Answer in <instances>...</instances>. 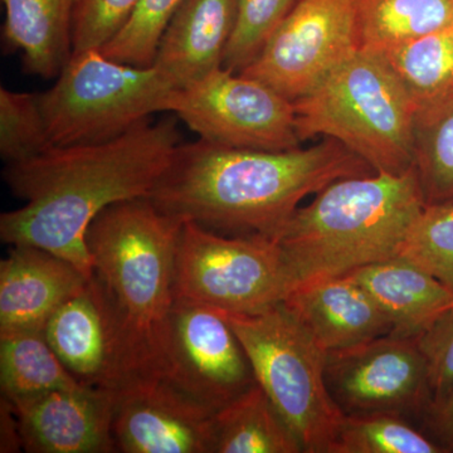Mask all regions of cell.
<instances>
[{
  "mask_svg": "<svg viewBox=\"0 0 453 453\" xmlns=\"http://www.w3.org/2000/svg\"><path fill=\"white\" fill-rule=\"evenodd\" d=\"M180 142L174 119H150L116 139L53 145L32 159L5 164V183L25 204L0 217L3 242L38 247L91 279L89 226L110 205L149 198Z\"/></svg>",
  "mask_w": 453,
  "mask_h": 453,
  "instance_id": "1",
  "label": "cell"
},
{
  "mask_svg": "<svg viewBox=\"0 0 453 453\" xmlns=\"http://www.w3.org/2000/svg\"><path fill=\"white\" fill-rule=\"evenodd\" d=\"M377 174L335 139L291 150L180 142L150 199L170 217L232 235L276 241L306 196L339 179Z\"/></svg>",
  "mask_w": 453,
  "mask_h": 453,
  "instance_id": "2",
  "label": "cell"
},
{
  "mask_svg": "<svg viewBox=\"0 0 453 453\" xmlns=\"http://www.w3.org/2000/svg\"><path fill=\"white\" fill-rule=\"evenodd\" d=\"M183 223L150 199L138 198L107 207L86 234L94 275L120 325L133 383L163 378L165 372Z\"/></svg>",
  "mask_w": 453,
  "mask_h": 453,
  "instance_id": "3",
  "label": "cell"
},
{
  "mask_svg": "<svg viewBox=\"0 0 453 453\" xmlns=\"http://www.w3.org/2000/svg\"><path fill=\"white\" fill-rule=\"evenodd\" d=\"M426 203L416 169L339 179L297 208L276 238L292 288L396 257Z\"/></svg>",
  "mask_w": 453,
  "mask_h": 453,
  "instance_id": "4",
  "label": "cell"
},
{
  "mask_svg": "<svg viewBox=\"0 0 453 453\" xmlns=\"http://www.w3.org/2000/svg\"><path fill=\"white\" fill-rule=\"evenodd\" d=\"M294 105L301 142L335 139L377 174L413 168L417 105L377 53L357 50Z\"/></svg>",
  "mask_w": 453,
  "mask_h": 453,
  "instance_id": "5",
  "label": "cell"
},
{
  "mask_svg": "<svg viewBox=\"0 0 453 453\" xmlns=\"http://www.w3.org/2000/svg\"><path fill=\"white\" fill-rule=\"evenodd\" d=\"M217 311L240 339L256 381L299 438L303 451L330 453L344 413L327 389L326 351L282 303L252 314Z\"/></svg>",
  "mask_w": 453,
  "mask_h": 453,
  "instance_id": "6",
  "label": "cell"
},
{
  "mask_svg": "<svg viewBox=\"0 0 453 453\" xmlns=\"http://www.w3.org/2000/svg\"><path fill=\"white\" fill-rule=\"evenodd\" d=\"M177 83L157 65L138 67L100 50L73 52L41 104L55 146L96 144L169 112Z\"/></svg>",
  "mask_w": 453,
  "mask_h": 453,
  "instance_id": "7",
  "label": "cell"
},
{
  "mask_svg": "<svg viewBox=\"0 0 453 453\" xmlns=\"http://www.w3.org/2000/svg\"><path fill=\"white\" fill-rule=\"evenodd\" d=\"M174 288L178 300L252 314L281 303L292 290V279L273 238L228 237L184 222L175 253Z\"/></svg>",
  "mask_w": 453,
  "mask_h": 453,
  "instance_id": "8",
  "label": "cell"
},
{
  "mask_svg": "<svg viewBox=\"0 0 453 453\" xmlns=\"http://www.w3.org/2000/svg\"><path fill=\"white\" fill-rule=\"evenodd\" d=\"M169 112L211 144L275 151L303 144L292 101L258 80L223 67L178 88Z\"/></svg>",
  "mask_w": 453,
  "mask_h": 453,
  "instance_id": "9",
  "label": "cell"
},
{
  "mask_svg": "<svg viewBox=\"0 0 453 453\" xmlns=\"http://www.w3.org/2000/svg\"><path fill=\"white\" fill-rule=\"evenodd\" d=\"M359 50L357 0H297L241 73L295 103Z\"/></svg>",
  "mask_w": 453,
  "mask_h": 453,
  "instance_id": "10",
  "label": "cell"
},
{
  "mask_svg": "<svg viewBox=\"0 0 453 453\" xmlns=\"http://www.w3.org/2000/svg\"><path fill=\"white\" fill-rule=\"evenodd\" d=\"M325 380L344 414L390 413L421 422L434 401L418 338L388 334L327 351Z\"/></svg>",
  "mask_w": 453,
  "mask_h": 453,
  "instance_id": "11",
  "label": "cell"
},
{
  "mask_svg": "<svg viewBox=\"0 0 453 453\" xmlns=\"http://www.w3.org/2000/svg\"><path fill=\"white\" fill-rule=\"evenodd\" d=\"M164 380L219 412L256 383L251 363L217 310L175 299Z\"/></svg>",
  "mask_w": 453,
  "mask_h": 453,
  "instance_id": "12",
  "label": "cell"
},
{
  "mask_svg": "<svg viewBox=\"0 0 453 453\" xmlns=\"http://www.w3.org/2000/svg\"><path fill=\"white\" fill-rule=\"evenodd\" d=\"M216 412L164 378L115 393L112 434L124 453H213Z\"/></svg>",
  "mask_w": 453,
  "mask_h": 453,
  "instance_id": "13",
  "label": "cell"
},
{
  "mask_svg": "<svg viewBox=\"0 0 453 453\" xmlns=\"http://www.w3.org/2000/svg\"><path fill=\"white\" fill-rule=\"evenodd\" d=\"M43 333L83 386L118 393L133 383L120 325L96 276L50 316Z\"/></svg>",
  "mask_w": 453,
  "mask_h": 453,
  "instance_id": "14",
  "label": "cell"
},
{
  "mask_svg": "<svg viewBox=\"0 0 453 453\" xmlns=\"http://www.w3.org/2000/svg\"><path fill=\"white\" fill-rule=\"evenodd\" d=\"M5 398V396H4ZM11 402L29 453H111L115 393L83 386Z\"/></svg>",
  "mask_w": 453,
  "mask_h": 453,
  "instance_id": "15",
  "label": "cell"
},
{
  "mask_svg": "<svg viewBox=\"0 0 453 453\" xmlns=\"http://www.w3.org/2000/svg\"><path fill=\"white\" fill-rule=\"evenodd\" d=\"M88 280L53 253L13 246L0 262V334L43 332L50 316Z\"/></svg>",
  "mask_w": 453,
  "mask_h": 453,
  "instance_id": "16",
  "label": "cell"
},
{
  "mask_svg": "<svg viewBox=\"0 0 453 453\" xmlns=\"http://www.w3.org/2000/svg\"><path fill=\"white\" fill-rule=\"evenodd\" d=\"M282 303L326 353L392 332L383 310L348 276L297 286Z\"/></svg>",
  "mask_w": 453,
  "mask_h": 453,
  "instance_id": "17",
  "label": "cell"
},
{
  "mask_svg": "<svg viewBox=\"0 0 453 453\" xmlns=\"http://www.w3.org/2000/svg\"><path fill=\"white\" fill-rule=\"evenodd\" d=\"M237 0H183L164 32L154 65L179 88L222 67Z\"/></svg>",
  "mask_w": 453,
  "mask_h": 453,
  "instance_id": "18",
  "label": "cell"
},
{
  "mask_svg": "<svg viewBox=\"0 0 453 453\" xmlns=\"http://www.w3.org/2000/svg\"><path fill=\"white\" fill-rule=\"evenodd\" d=\"M371 295L392 325V335L418 338L453 309V291L434 276L396 257L347 275Z\"/></svg>",
  "mask_w": 453,
  "mask_h": 453,
  "instance_id": "19",
  "label": "cell"
},
{
  "mask_svg": "<svg viewBox=\"0 0 453 453\" xmlns=\"http://www.w3.org/2000/svg\"><path fill=\"white\" fill-rule=\"evenodd\" d=\"M3 42L22 53L26 73L57 79L73 53V25L79 0H2Z\"/></svg>",
  "mask_w": 453,
  "mask_h": 453,
  "instance_id": "20",
  "label": "cell"
},
{
  "mask_svg": "<svg viewBox=\"0 0 453 453\" xmlns=\"http://www.w3.org/2000/svg\"><path fill=\"white\" fill-rule=\"evenodd\" d=\"M299 438L257 381L214 416L213 453H303Z\"/></svg>",
  "mask_w": 453,
  "mask_h": 453,
  "instance_id": "21",
  "label": "cell"
},
{
  "mask_svg": "<svg viewBox=\"0 0 453 453\" xmlns=\"http://www.w3.org/2000/svg\"><path fill=\"white\" fill-rule=\"evenodd\" d=\"M360 50L380 53L453 23V0H357Z\"/></svg>",
  "mask_w": 453,
  "mask_h": 453,
  "instance_id": "22",
  "label": "cell"
},
{
  "mask_svg": "<svg viewBox=\"0 0 453 453\" xmlns=\"http://www.w3.org/2000/svg\"><path fill=\"white\" fill-rule=\"evenodd\" d=\"M0 387L8 401L83 387L67 371L43 332L0 334Z\"/></svg>",
  "mask_w": 453,
  "mask_h": 453,
  "instance_id": "23",
  "label": "cell"
},
{
  "mask_svg": "<svg viewBox=\"0 0 453 453\" xmlns=\"http://www.w3.org/2000/svg\"><path fill=\"white\" fill-rule=\"evenodd\" d=\"M414 169L426 205L453 204V89L417 109Z\"/></svg>",
  "mask_w": 453,
  "mask_h": 453,
  "instance_id": "24",
  "label": "cell"
},
{
  "mask_svg": "<svg viewBox=\"0 0 453 453\" xmlns=\"http://www.w3.org/2000/svg\"><path fill=\"white\" fill-rule=\"evenodd\" d=\"M377 55L395 73L417 109L453 89V23Z\"/></svg>",
  "mask_w": 453,
  "mask_h": 453,
  "instance_id": "25",
  "label": "cell"
},
{
  "mask_svg": "<svg viewBox=\"0 0 453 453\" xmlns=\"http://www.w3.org/2000/svg\"><path fill=\"white\" fill-rule=\"evenodd\" d=\"M330 453H443L414 422L390 413L344 414Z\"/></svg>",
  "mask_w": 453,
  "mask_h": 453,
  "instance_id": "26",
  "label": "cell"
},
{
  "mask_svg": "<svg viewBox=\"0 0 453 453\" xmlns=\"http://www.w3.org/2000/svg\"><path fill=\"white\" fill-rule=\"evenodd\" d=\"M50 146L40 94L0 88V155L5 164L32 159Z\"/></svg>",
  "mask_w": 453,
  "mask_h": 453,
  "instance_id": "27",
  "label": "cell"
},
{
  "mask_svg": "<svg viewBox=\"0 0 453 453\" xmlns=\"http://www.w3.org/2000/svg\"><path fill=\"white\" fill-rule=\"evenodd\" d=\"M398 256L453 291V204L425 205Z\"/></svg>",
  "mask_w": 453,
  "mask_h": 453,
  "instance_id": "28",
  "label": "cell"
},
{
  "mask_svg": "<svg viewBox=\"0 0 453 453\" xmlns=\"http://www.w3.org/2000/svg\"><path fill=\"white\" fill-rule=\"evenodd\" d=\"M183 0H139L120 31L100 50L113 61L149 67L153 65L164 32Z\"/></svg>",
  "mask_w": 453,
  "mask_h": 453,
  "instance_id": "29",
  "label": "cell"
},
{
  "mask_svg": "<svg viewBox=\"0 0 453 453\" xmlns=\"http://www.w3.org/2000/svg\"><path fill=\"white\" fill-rule=\"evenodd\" d=\"M297 0H237L222 67L241 73L255 61Z\"/></svg>",
  "mask_w": 453,
  "mask_h": 453,
  "instance_id": "30",
  "label": "cell"
},
{
  "mask_svg": "<svg viewBox=\"0 0 453 453\" xmlns=\"http://www.w3.org/2000/svg\"><path fill=\"white\" fill-rule=\"evenodd\" d=\"M139 0H79L73 25V52L100 50L111 40Z\"/></svg>",
  "mask_w": 453,
  "mask_h": 453,
  "instance_id": "31",
  "label": "cell"
},
{
  "mask_svg": "<svg viewBox=\"0 0 453 453\" xmlns=\"http://www.w3.org/2000/svg\"><path fill=\"white\" fill-rule=\"evenodd\" d=\"M418 345L427 362L434 398L453 390V309L449 310L418 336Z\"/></svg>",
  "mask_w": 453,
  "mask_h": 453,
  "instance_id": "32",
  "label": "cell"
},
{
  "mask_svg": "<svg viewBox=\"0 0 453 453\" xmlns=\"http://www.w3.org/2000/svg\"><path fill=\"white\" fill-rule=\"evenodd\" d=\"M419 428L442 449L443 453H453V390L434 398Z\"/></svg>",
  "mask_w": 453,
  "mask_h": 453,
  "instance_id": "33",
  "label": "cell"
},
{
  "mask_svg": "<svg viewBox=\"0 0 453 453\" xmlns=\"http://www.w3.org/2000/svg\"><path fill=\"white\" fill-rule=\"evenodd\" d=\"M22 446L19 425L13 407L7 398L0 399V452H19Z\"/></svg>",
  "mask_w": 453,
  "mask_h": 453,
  "instance_id": "34",
  "label": "cell"
}]
</instances>
